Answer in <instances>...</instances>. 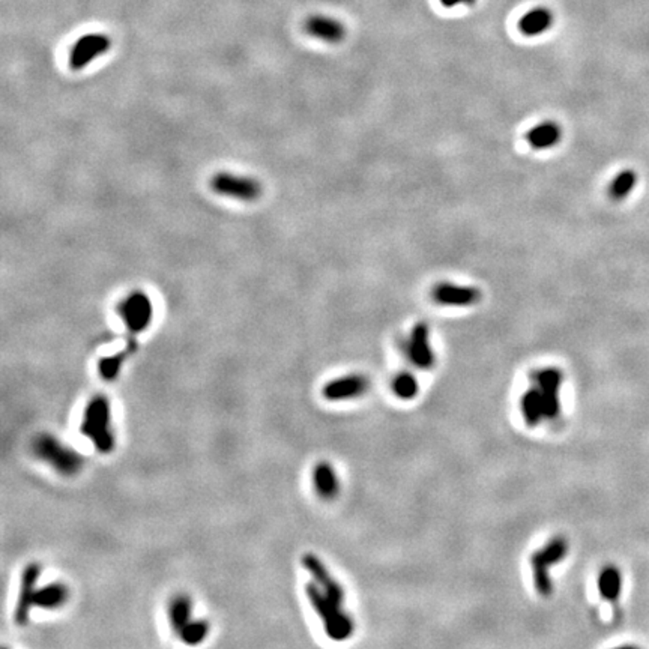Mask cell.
Returning a JSON list of instances; mask_svg holds the SVG:
<instances>
[{"instance_id":"1","label":"cell","mask_w":649,"mask_h":649,"mask_svg":"<svg viewBox=\"0 0 649 649\" xmlns=\"http://www.w3.org/2000/svg\"><path fill=\"white\" fill-rule=\"evenodd\" d=\"M80 433L88 438L101 454H110L116 447V438L112 427V405L102 396H93L83 411Z\"/></svg>"},{"instance_id":"2","label":"cell","mask_w":649,"mask_h":649,"mask_svg":"<svg viewBox=\"0 0 649 649\" xmlns=\"http://www.w3.org/2000/svg\"><path fill=\"white\" fill-rule=\"evenodd\" d=\"M32 452L41 462L53 467L62 476H74L81 472L84 458L79 451L66 447L50 433H39L32 440Z\"/></svg>"},{"instance_id":"3","label":"cell","mask_w":649,"mask_h":649,"mask_svg":"<svg viewBox=\"0 0 649 649\" xmlns=\"http://www.w3.org/2000/svg\"><path fill=\"white\" fill-rule=\"evenodd\" d=\"M305 594L309 599L310 604L318 612L319 618L323 622L324 633L328 635L329 639L337 640H346L352 636L355 624L350 614H347L341 606L336 604L329 600L322 589L316 583H307L305 585Z\"/></svg>"},{"instance_id":"4","label":"cell","mask_w":649,"mask_h":649,"mask_svg":"<svg viewBox=\"0 0 649 649\" xmlns=\"http://www.w3.org/2000/svg\"><path fill=\"white\" fill-rule=\"evenodd\" d=\"M209 185L215 194L239 202H254L262 195V185L258 179L244 175L220 172L211 177Z\"/></svg>"},{"instance_id":"5","label":"cell","mask_w":649,"mask_h":649,"mask_svg":"<svg viewBox=\"0 0 649 649\" xmlns=\"http://www.w3.org/2000/svg\"><path fill=\"white\" fill-rule=\"evenodd\" d=\"M117 314L122 319L125 328L131 336H137L146 331L153 318V305L151 298L135 290L130 293L117 305Z\"/></svg>"},{"instance_id":"6","label":"cell","mask_w":649,"mask_h":649,"mask_svg":"<svg viewBox=\"0 0 649 649\" xmlns=\"http://www.w3.org/2000/svg\"><path fill=\"white\" fill-rule=\"evenodd\" d=\"M112 47V39L104 33H88L75 42L70 51V68L81 71L97 57L106 55Z\"/></svg>"},{"instance_id":"7","label":"cell","mask_w":649,"mask_h":649,"mask_svg":"<svg viewBox=\"0 0 649 649\" xmlns=\"http://www.w3.org/2000/svg\"><path fill=\"white\" fill-rule=\"evenodd\" d=\"M41 576V565L39 563L32 562L26 565L21 571L20 579V591L19 599H17V606L14 610V621L17 626H26L30 618V609L35 608L33 606V599H35V592L38 589V579Z\"/></svg>"},{"instance_id":"8","label":"cell","mask_w":649,"mask_h":649,"mask_svg":"<svg viewBox=\"0 0 649 649\" xmlns=\"http://www.w3.org/2000/svg\"><path fill=\"white\" fill-rule=\"evenodd\" d=\"M538 389L541 391L544 418L553 420L561 412L559 388L563 380V373L556 367H548L535 374Z\"/></svg>"},{"instance_id":"9","label":"cell","mask_w":649,"mask_h":649,"mask_svg":"<svg viewBox=\"0 0 649 649\" xmlns=\"http://www.w3.org/2000/svg\"><path fill=\"white\" fill-rule=\"evenodd\" d=\"M434 302L447 307H472L483 298L481 290L475 286H462L443 281L433 287Z\"/></svg>"},{"instance_id":"10","label":"cell","mask_w":649,"mask_h":649,"mask_svg":"<svg viewBox=\"0 0 649 649\" xmlns=\"http://www.w3.org/2000/svg\"><path fill=\"white\" fill-rule=\"evenodd\" d=\"M407 356L418 369L429 370L434 365V352L430 346V329L425 322L416 323L407 340Z\"/></svg>"},{"instance_id":"11","label":"cell","mask_w":649,"mask_h":649,"mask_svg":"<svg viewBox=\"0 0 649 649\" xmlns=\"http://www.w3.org/2000/svg\"><path fill=\"white\" fill-rule=\"evenodd\" d=\"M302 567L309 571L311 577L316 580V585L322 589L329 600H332L338 606H343V601H345L343 586H341L338 582H336L334 577H332L328 571V568L324 567V563L316 556V554L313 553L304 554Z\"/></svg>"},{"instance_id":"12","label":"cell","mask_w":649,"mask_h":649,"mask_svg":"<svg viewBox=\"0 0 649 649\" xmlns=\"http://www.w3.org/2000/svg\"><path fill=\"white\" fill-rule=\"evenodd\" d=\"M369 388V379L362 374H349L329 380L322 389V396L329 401L350 400L362 396Z\"/></svg>"},{"instance_id":"13","label":"cell","mask_w":649,"mask_h":649,"mask_svg":"<svg viewBox=\"0 0 649 649\" xmlns=\"http://www.w3.org/2000/svg\"><path fill=\"white\" fill-rule=\"evenodd\" d=\"M304 28L310 37H314L324 42H329V44H337V42H341L346 37L345 26L338 20L332 19V17H327V15L309 17L304 24Z\"/></svg>"},{"instance_id":"14","label":"cell","mask_w":649,"mask_h":649,"mask_svg":"<svg viewBox=\"0 0 649 649\" xmlns=\"http://www.w3.org/2000/svg\"><path fill=\"white\" fill-rule=\"evenodd\" d=\"M562 139V128L558 122L545 121L540 122L526 133V142L535 151H545L554 148Z\"/></svg>"},{"instance_id":"15","label":"cell","mask_w":649,"mask_h":649,"mask_svg":"<svg viewBox=\"0 0 649 649\" xmlns=\"http://www.w3.org/2000/svg\"><path fill=\"white\" fill-rule=\"evenodd\" d=\"M313 484L318 496L323 501H332L338 496L340 481L336 469L328 462L316 465L313 471Z\"/></svg>"},{"instance_id":"16","label":"cell","mask_w":649,"mask_h":649,"mask_svg":"<svg viewBox=\"0 0 649 649\" xmlns=\"http://www.w3.org/2000/svg\"><path fill=\"white\" fill-rule=\"evenodd\" d=\"M70 600V588L61 582H53L37 589L33 606L44 610L61 609Z\"/></svg>"},{"instance_id":"17","label":"cell","mask_w":649,"mask_h":649,"mask_svg":"<svg viewBox=\"0 0 649 649\" xmlns=\"http://www.w3.org/2000/svg\"><path fill=\"white\" fill-rule=\"evenodd\" d=\"M553 14L544 6L534 8L527 11L519 21V29L525 37H538L548 32L553 24Z\"/></svg>"},{"instance_id":"18","label":"cell","mask_w":649,"mask_h":649,"mask_svg":"<svg viewBox=\"0 0 649 649\" xmlns=\"http://www.w3.org/2000/svg\"><path fill=\"white\" fill-rule=\"evenodd\" d=\"M167 614L170 626L177 635L193 619V601L190 597L185 594L175 595L168 603Z\"/></svg>"},{"instance_id":"19","label":"cell","mask_w":649,"mask_h":649,"mask_svg":"<svg viewBox=\"0 0 649 649\" xmlns=\"http://www.w3.org/2000/svg\"><path fill=\"white\" fill-rule=\"evenodd\" d=\"M599 591L603 599L617 601L622 591V576L617 567H606L599 576Z\"/></svg>"},{"instance_id":"20","label":"cell","mask_w":649,"mask_h":649,"mask_svg":"<svg viewBox=\"0 0 649 649\" xmlns=\"http://www.w3.org/2000/svg\"><path fill=\"white\" fill-rule=\"evenodd\" d=\"M522 414L529 427H535L544 418L543 398L540 389H529L522 397Z\"/></svg>"},{"instance_id":"21","label":"cell","mask_w":649,"mask_h":649,"mask_svg":"<svg viewBox=\"0 0 649 649\" xmlns=\"http://www.w3.org/2000/svg\"><path fill=\"white\" fill-rule=\"evenodd\" d=\"M567 553H568V541L563 536H554L544 545L543 549L536 550L532 556L544 562L545 565L552 567L565 559Z\"/></svg>"},{"instance_id":"22","label":"cell","mask_w":649,"mask_h":649,"mask_svg":"<svg viewBox=\"0 0 649 649\" xmlns=\"http://www.w3.org/2000/svg\"><path fill=\"white\" fill-rule=\"evenodd\" d=\"M637 184V176L633 170H624L619 175L614 176L613 181L609 185V197L614 202H621L627 199L635 190Z\"/></svg>"},{"instance_id":"23","label":"cell","mask_w":649,"mask_h":649,"mask_svg":"<svg viewBox=\"0 0 649 649\" xmlns=\"http://www.w3.org/2000/svg\"><path fill=\"white\" fill-rule=\"evenodd\" d=\"M209 622L204 619H191L188 624L179 631L177 637L182 640V642L188 646H195L200 645L204 639L209 635Z\"/></svg>"},{"instance_id":"24","label":"cell","mask_w":649,"mask_h":649,"mask_svg":"<svg viewBox=\"0 0 649 649\" xmlns=\"http://www.w3.org/2000/svg\"><path fill=\"white\" fill-rule=\"evenodd\" d=\"M392 391H394V394L401 400H412L418 394V391H420V387H418V380L415 379V376L403 371L397 374L394 380H392Z\"/></svg>"},{"instance_id":"25","label":"cell","mask_w":649,"mask_h":649,"mask_svg":"<svg viewBox=\"0 0 649 649\" xmlns=\"http://www.w3.org/2000/svg\"><path fill=\"white\" fill-rule=\"evenodd\" d=\"M531 565L534 571V585L536 592L543 597H549L553 591V583L549 576V565L536 558H531Z\"/></svg>"},{"instance_id":"26","label":"cell","mask_w":649,"mask_h":649,"mask_svg":"<svg viewBox=\"0 0 649 649\" xmlns=\"http://www.w3.org/2000/svg\"><path fill=\"white\" fill-rule=\"evenodd\" d=\"M126 353H116V355H108V356H102L99 362H98V371L99 376L107 382L115 380L119 373L122 370V365L125 361Z\"/></svg>"},{"instance_id":"27","label":"cell","mask_w":649,"mask_h":649,"mask_svg":"<svg viewBox=\"0 0 649 649\" xmlns=\"http://www.w3.org/2000/svg\"><path fill=\"white\" fill-rule=\"evenodd\" d=\"M440 3L445 8H454L458 5H474L475 0H440Z\"/></svg>"}]
</instances>
